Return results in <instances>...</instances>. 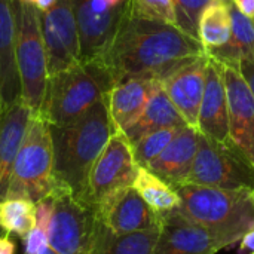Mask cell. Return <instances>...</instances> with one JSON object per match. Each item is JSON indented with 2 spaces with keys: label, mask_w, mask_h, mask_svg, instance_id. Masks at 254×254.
Returning a JSON list of instances; mask_svg holds the SVG:
<instances>
[{
  "label": "cell",
  "mask_w": 254,
  "mask_h": 254,
  "mask_svg": "<svg viewBox=\"0 0 254 254\" xmlns=\"http://www.w3.org/2000/svg\"><path fill=\"white\" fill-rule=\"evenodd\" d=\"M159 80L132 77L118 82L109 92V112L116 131H125L143 113Z\"/></svg>",
  "instance_id": "cell-19"
},
{
  "label": "cell",
  "mask_w": 254,
  "mask_h": 254,
  "mask_svg": "<svg viewBox=\"0 0 254 254\" xmlns=\"http://www.w3.org/2000/svg\"><path fill=\"white\" fill-rule=\"evenodd\" d=\"M240 253L253 254L254 253V229L249 231L241 240H240Z\"/></svg>",
  "instance_id": "cell-31"
},
{
  "label": "cell",
  "mask_w": 254,
  "mask_h": 254,
  "mask_svg": "<svg viewBox=\"0 0 254 254\" xmlns=\"http://www.w3.org/2000/svg\"><path fill=\"white\" fill-rule=\"evenodd\" d=\"M36 223V204L21 198L0 201V229L24 240Z\"/></svg>",
  "instance_id": "cell-26"
},
{
  "label": "cell",
  "mask_w": 254,
  "mask_h": 254,
  "mask_svg": "<svg viewBox=\"0 0 254 254\" xmlns=\"http://www.w3.org/2000/svg\"><path fill=\"white\" fill-rule=\"evenodd\" d=\"M229 9L232 16L229 39L225 45L208 49L207 55L214 61L240 71L243 64L254 63V22L232 3L229 4Z\"/></svg>",
  "instance_id": "cell-21"
},
{
  "label": "cell",
  "mask_w": 254,
  "mask_h": 254,
  "mask_svg": "<svg viewBox=\"0 0 254 254\" xmlns=\"http://www.w3.org/2000/svg\"><path fill=\"white\" fill-rule=\"evenodd\" d=\"M49 198V249L57 254H95L103 228L97 210L63 189H55Z\"/></svg>",
  "instance_id": "cell-7"
},
{
  "label": "cell",
  "mask_w": 254,
  "mask_h": 254,
  "mask_svg": "<svg viewBox=\"0 0 254 254\" xmlns=\"http://www.w3.org/2000/svg\"><path fill=\"white\" fill-rule=\"evenodd\" d=\"M207 64L208 55L199 57L161 80L165 94L183 116L186 124L192 128H196L198 124Z\"/></svg>",
  "instance_id": "cell-16"
},
{
  "label": "cell",
  "mask_w": 254,
  "mask_h": 254,
  "mask_svg": "<svg viewBox=\"0 0 254 254\" xmlns=\"http://www.w3.org/2000/svg\"><path fill=\"white\" fill-rule=\"evenodd\" d=\"M51 216V198L36 204V223L28 235L22 240L24 243V254H39L45 252L48 246V225Z\"/></svg>",
  "instance_id": "cell-28"
},
{
  "label": "cell",
  "mask_w": 254,
  "mask_h": 254,
  "mask_svg": "<svg viewBox=\"0 0 254 254\" xmlns=\"http://www.w3.org/2000/svg\"><path fill=\"white\" fill-rule=\"evenodd\" d=\"M0 254H15V243L10 240V235L0 237Z\"/></svg>",
  "instance_id": "cell-34"
},
{
  "label": "cell",
  "mask_w": 254,
  "mask_h": 254,
  "mask_svg": "<svg viewBox=\"0 0 254 254\" xmlns=\"http://www.w3.org/2000/svg\"><path fill=\"white\" fill-rule=\"evenodd\" d=\"M198 140L196 128L182 127L161 155L147 165V170L173 188L186 185L198 150Z\"/></svg>",
  "instance_id": "cell-17"
},
{
  "label": "cell",
  "mask_w": 254,
  "mask_h": 254,
  "mask_svg": "<svg viewBox=\"0 0 254 254\" xmlns=\"http://www.w3.org/2000/svg\"><path fill=\"white\" fill-rule=\"evenodd\" d=\"M240 73L244 77V80L247 82L252 94L254 97V63H249V64H243L240 67Z\"/></svg>",
  "instance_id": "cell-32"
},
{
  "label": "cell",
  "mask_w": 254,
  "mask_h": 254,
  "mask_svg": "<svg viewBox=\"0 0 254 254\" xmlns=\"http://www.w3.org/2000/svg\"><path fill=\"white\" fill-rule=\"evenodd\" d=\"M232 4L246 16L252 18L254 16V0H232Z\"/></svg>",
  "instance_id": "cell-33"
},
{
  "label": "cell",
  "mask_w": 254,
  "mask_h": 254,
  "mask_svg": "<svg viewBox=\"0 0 254 254\" xmlns=\"http://www.w3.org/2000/svg\"><path fill=\"white\" fill-rule=\"evenodd\" d=\"M25 1H28L33 6H36V9L39 12H46V10H49L55 4L57 0H25Z\"/></svg>",
  "instance_id": "cell-35"
},
{
  "label": "cell",
  "mask_w": 254,
  "mask_h": 254,
  "mask_svg": "<svg viewBox=\"0 0 254 254\" xmlns=\"http://www.w3.org/2000/svg\"><path fill=\"white\" fill-rule=\"evenodd\" d=\"M159 228L118 235L109 231L103 223L95 254H152L159 237Z\"/></svg>",
  "instance_id": "cell-23"
},
{
  "label": "cell",
  "mask_w": 254,
  "mask_h": 254,
  "mask_svg": "<svg viewBox=\"0 0 254 254\" xmlns=\"http://www.w3.org/2000/svg\"><path fill=\"white\" fill-rule=\"evenodd\" d=\"M186 125V121L174 107V104L171 103L159 82L155 91L152 92L141 116L122 132L125 134L129 144H134L141 137L153 131L164 128H182Z\"/></svg>",
  "instance_id": "cell-22"
},
{
  "label": "cell",
  "mask_w": 254,
  "mask_h": 254,
  "mask_svg": "<svg viewBox=\"0 0 254 254\" xmlns=\"http://www.w3.org/2000/svg\"><path fill=\"white\" fill-rule=\"evenodd\" d=\"M253 254H254V253H253Z\"/></svg>",
  "instance_id": "cell-40"
},
{
  "label": "cell",
  "mask_w": 254,
  "mask_h": 254,
  "mask_svg": "<svg viewBox=\"0 0 254 254\" xmlns=\"http://www.w3.org/2000/svg\"><path fill=\"white\" fill-rule=\"evenodd\" d=\"M39 16L49 76L79 64L80 42L71 0H57L49 10L39 12Z\"/></svg>",
  "instance_id": "cell-11"
},
{
  "label": "cell",
  "mask_w": 254,
  "mask_h": 254,
  "mask_svg": "<svg viewBox=\"0 0 254 254\" xmlns=\"http://www.w3.org/2000/svg\"><path fill=\"white\" fill-rule=\"evenodd\" d=\"M21 100L12 0H0V115Z\"/></svg>",
  "instance_id": "cell-18"
},
{
  "label": "cell",
  "mask_w": 254,
  "mask_h": 254,
  "mask_svg": "<svg viewBox=\"0 0 254 254\" xmlns=\"http://www.w3.org/2000/svg\"><path fill=\"white\" fill-rule=\"evenodd\" d=\"M39 254H52L51 252H42V253H39Z\"/></svg>",
  "instance_id": "cell-37"
},
{
  "label": "cell",
  "mask_w": 254,
  "mask_h": 254,
  "mask_svg": "<svg viewBox=\"0 0 254 254\" xmlns=\"http://www.w3.org/2000/svg\"><path fill=\"white\" fill-rule=\"evenodd\" d=\"M204 55V45L176 24L137 16L129 7L101 60L116 83L132 77L161 82Z\"/></svg>",
  "instance_id": "cell-1"
},
{
  "label": "cell",
  "mask_w": 254,
  "mask_h": 254,
  "mask_svg": "<svg viewBox=\"0 0 254 254\" xmlns=\"http://www.w3.org/2000/svg\"><path fill=\"white\" fill-rule=\"evenodd\" d=\"M138 165L122 131H116L94 162L88 179V202L97 210L115 192L132 186Z\"/></svg>",
  "instance_id": "cell-10"
},
{
  "label": "cell",
  "mask_w": 254,
  "mask_h": 254,
  "mask_svg": "<svg viewBox=\"0 0 254 254\" xmlns=\"http://www.w3.org/2000/svg\"><path fill=\"white\" fill-rule=\"evenodd\" d=\"M129 7L137 16L176 24L171 0H129Z\"/></svg>",
  "instance_id": "cell-30"
},
{
  "label": "cell",
  "mask_w": 254,
  "mask_h": 254,
  "mask_svg": "<svg viewBox=\"0 0 254 254\" xmlns=\"http://www.w3.org/2000/svg\"><path fill=\"white\" fill-rule=\"evenodd\" d=\"M80 61L101 58L129 10V0H71Z\"/></svg>",
  "instance_id": "cell-9"
},
{
  "label": "cell",
  "mask_w": 254,
  "mask_h": 254,
  "mask_svg": "<svg viewBox=\"0 0 254 254\" xmlns=\"http://www.w3.org/2000/svg\"><path fill=\"white\" fill-rule=\"evenodd\" d=\"M176 25L199 40V19L211 0H171Z\"/></svg>",
  "instance_id": "cell-29"
},
{
  "label": "cell",
  "mask_w": 254,
  "mask_h": 254,
  "mask_svg": "<svg viewBox=\"0 0 254 254\" xmlns=\"http://www.w3.org/2000/svg\"><path fill=\"white\" fill-rule=\"evenodd\" d=\"M253 22H254V16H253Z\"/></svg>",
  "instance_id": "cell-38"
},
{
  "label": "cell",
  "mask_w": 254,
  "mask_h": 254,
  "mask_svg": "<svg viewBox=\"0 0 254 254\" xmlns=\"http://www.w3.org/2000/svg\"><path fill=\"white\" fill-rule=\"evenodd\" d=\"M31 110L21 100L0 115V201L6 198L15 156L25 135Z\"/></svg>",
  "instance_id": "cell-20"
},
{
  "label": "cell",
  "mask_w": 254,
  "mask_h": 254,
  "mask_svg": "<svg viewBox=\"0 0 254 254\" xmlns=\"http://www.w3.org/2000/svg\"><path fill=\"white\" fill-rule=\"evenodd\" d=\"M180 196L176 208L188 220L208 229L228 246L254 229V193L252 189H219L198 185L174 188Z\"/></svg>",
  "instance_id": "cell-3"
},
{
  "label": "cell",
  "mask_w": 254,
  "mask_h": 254,
  "mask_svg": "<svg viewBox=\"0 0 254 254\" xmlns=\"http://www.w3.org/2000/svg\"><path fill=\"white\" fill-rule=\"evenodd\" d=\"M52 140L48 124L40 116H30L28 127L15 156L6 198L28 199L34 204L49 196L54 182Z\"/></svg>",
  "instance_id": "cell-6"
},
{
  "label": "cell",
  "mask_w": 254,
  "mask_h": 254,
  "mask_svg": "<svg viewBox=\"0 0 254 254\" xmlns=\"http://www.w3.org/2000/svg\"><path fill=\"white\" fill-rule=\"evenodd\" d=\"M228 244L177 210L161 214L159 237L152 254H216Z\"/></svg>",
  "instance_id": "cell-12"
},
{
  "label": "cell",
  "mask_w": 254,
  "mask_h": 254,
  "mask_svg": "<svg viewBox=\"0 0 254 254\" xmlns=\"http://www.w3.org/2000/svg\"><path fill=\"white\" fill-rule=\"evenodd\" d=\"M196 129L216 141H229V110L223 65L208 57L204 94L199 106Z\"/></svg>",
  "instance_id": "cell-15"
},
{
  "label": "cell",
  "mask_w": 254,
  "mask_h": 254,
  "mask_svg": "<svg viewBox=\"0 0 254 254\" xmlns=\"http://www.w3.org/2000/svg\"><path fill=\"white\" fill-rule=\"evenodd\" d=\"M107 97L68 125L48 124L52 140L55 188L70 192L86 204H89L88 179L91 168L116 132Z\"/></svg>",
  "instance_id": "cell-2"
},
{
  "label": "cell",
  "mask_w": 254,
  "mask_h": 254,
  "mask_svg": "<svg viewBox=\"0 0 254 254\" xmlns=\"http://www.w3.org/2000/svg\"><path fill=\"white\" fill-rule=\"evenodd\" d=\"M253 193H254V189H253Z\"/></svg>",
  "instance_id": "cell-39"
},
{
  "label": "cell",
  "mask_w": 254,
  "mask_h": 254,
  "mask_svg": "<svg viewBox=\"0 0 254 254\" xmlns=\"http://www.w3.org/2000/svg\"><path fill=\"white\" fill-rule=\"evenodd\" d=\"M220 1H223V3H226V4H231V3H232V0H220Z\"/></svg>",
  "instance_id": "cell-36"
},
{
  "label": "cell",
  "mask_w": 254,
  "mask_h": 254,
  "mask_svg": "<svg viewBox=\"0 0 254 254\" xmlns=\"http://www.w3.org/2000/svg\"><path fill=\"white\" fill-rule=\"evenodd\" d=\"M132 186L147 202V205L158 214H165L180 205V196L177 195L176 189L150 173L147 168H138Z\"/></svg>",
  "instance_id": "cell-24"
},
{
  "label": "cell",
  "mask_w": 254,
  "mask_h": 254,
  "mask_svg": "<svg viewBox=\"0 0 254 254\" xmlns=\"http://www.w3.org/2000/svg\"><path fill=\"white\" fill-rule=\"evenodd\" d=\"M115 83L110 68L101 58L80 61L49 76L40 118L49 125H68L104 100Z\"/></svg>",
  "instance_id": "cell-4"
},
{
  "label": "cell",
  "mask_w": 254,
  "mask_h": 254,
  "mask_svg": "<svg viewBox=\"0 0 254 254\" xmlns=\"http://www.w3.org/2000/svg\"><path fill=\"white\" fill-rule=\"evenodd\" d=\"M12 9L22 101L33 116H42L49 73L39 10L25 0H12Z\"/></svg>",
  "instance_id": "cell-5"
},
{
  "label": "cell",
  "mask_w": 254,
  "mask_h": 254,
  "mask_svg": "<svg viewBox=\"0 0 254 254\" xmlns=\"http://www.w3.org/2000/svg\"><path fill=\"white\" fill-rule=\"evenodd\" d=\"M189 185L219 189H254V165L232 140L216 141L199 134ZM186 183V185H188Z\"/></svg>",
  "instance_id": "cell-8"
},
{
  "label": "cell",
  "mask_w": 254,
  "mask_h": 254,
  "mask_svg": "<svg viewBox=\"0 0 254 254\" xmlns=\"http://www.w3.org/2000/svg\"><path fill=\"white\" fill-rule=\"evenodd\" d=\"M223 76L228 95L231 140L254 165L253 94L238 70L223 65Z\"/></svg>",
  "instance_id": "cell-14"
},
{
  "label": "cell",
  "mask_w": 254,
  "mask_h": 254,
  "mask_svg": "<svg viewBox=\"0 0 254 254\" xmlns=\"http://www.w3.org/2000/svg\"><path fill=\"white\" fill-rule=\"evenodd\" d=\"M232 16L229 4L220 0H211L199 19V42L205 51L225 45L229 39Z\"/></svg>",
  "instance_id": "cell-25"
},
{
  "label": "cell",
  "mask_w": 254,
  "mask_h": 254,
  "mask_svg": "<svg viewBox=\"0 0 254 254\" xmlns=\"http://www.w3.org/2000/svg\"><path fill=\"white\" fill-rule=\"evenodd\" d=\"M97 213L104 226L118 235L158 229L161 226V214L147 205L134 186L110 195L97 208Z\"/></svg>",
  "instance_id": "cell-13"
},
{
  "label": "cell",
  "mask_w": 254,
  "mask_h": 254,
  "mask_svg": "<svg viewBox=\"0 0 254 254\" xmlns=\"http://www.w3.org/2000/svg\"><path fill=\"white\" fill-rule=\"evenodd\" d=\"M180 128H164L153 131L150 134H146L141 137L137 143L131 144L134 161L138 167L147 168V165L161 155V152L170 144V141L174 138Z\"/></svg>",
  "instance_id": "cell-27"
}]
</instances>
